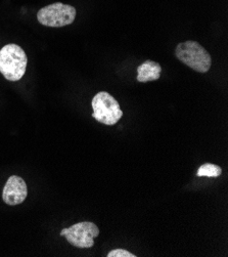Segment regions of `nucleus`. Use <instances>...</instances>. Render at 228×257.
<instances>
[{"label":"nucleus","instance_id":"nucleus-1","mask_svg":"<svg viewBox=\"0 0 228 257\" xmlns=\"http://www.w3.org/2000/svg\"><path fill=\"white\" fill-rule=\"evenodd\" d=\"M28 58L18 44L11 43L0 49V73L9 81H19L26 73Z\"/></svg>","mask_w":228,"mask_h":257},{"label":"nucleus","instance_id":"nucleus-2","mask_svg":"<svg viewBox=\"0 0 228 257\" xmlns=\"http://www.w3.org/2000/svg\"><path fill=\"white\" fill-rule=\"evenodd\" d=\"M175 56L198 73H207L212 65L210 54L196 41H185L176 46Z\"/></svg>","mask_w":228,"mask_h":257},{"label":"nucleus","instance_id":"nucleus-3","mask_svg":"<svg viewBox=\"0 0 228 257\" xmlns=\"http://www.w3.org/2000/svg\"><path fill=\"white\" fill-rule=\"evenodd\" d=\"M92 117L106 125H115L123 116L117 99L107 91H99L91 101Z\"/></svg>","mask_w":228,"mask_h":257},{"label":"nucleus","instance_id":"nucleus-4","mask_svg":"<svg viewBox=\"0 0 228 257\" xmlns=\"http://www.w3.org/2000/svg\"><path fill=\"white\" fill-rule=\"evenodd\" d=\"M76 9L69 5L56 3L42 8L37 13V20L42 26L61 28L71 25L76 18Z\"/></svg>","mask_w":228,"mask_h":257},{"label":"nucleus","instance_id":"nucleus-5","mask_svg":"<svg viewBox=\"0 0 228 257\" xmlns=\"http://www.w3.org/2000/svg\"><path fill=\"white\" fill-rule=\"evenodd\" d=\"M60 235L66 237L67 241L75 247L91 248L94 245V239L99 235V228L91 221H83L62 229Z\"/></svg>","mask_w":228,"mask_h":257},{"label":"nucleus","instance_id":"nucleus-6","mask_svg":"<svg viewBox=\"0 0 228 257\" xmlns=\"http://www.w3.org/2000/svg\"><path fill=\"white\" fill-rule=\"evenodd\" d=\"M28 196L26 182L18 175H12L4 188L3 200L10 206H16L23 203Z\"/></svg>","mask_w":228,"mask_h":257},{"label":"nucleus","instance_id":"nucleus-7","mask_svg":"<svg viewBox=\"0 0 228 257\" xmlns=\"http://www.w3.org/2000/svg\"><path fill=\"white\" fill-rule=\"evenodd\" d=\"M162 67L159 63L147 60L137 68V81L144 83L156 81L160 78Z\"/></svg>","mask_w":228,"mask_h":257},{"label":"nucleus","instance_id":"nucleus-8","mask_svg":"<svg viewBox=\"0 0 228 257\" xmlns=\"http://www.w3.org/2000/svg\"><path fill=\"white\" fill-rule=\"evenodd\" d=\"M221 173H222V169L218 165L211 164V163H205L198 168L196 175L199 177H201V176L218 177L221 175Z\"/></svg>","mask_w":228,"mask_h":257},{"label":"nucleus","instance_id":"nucleus-9","mask_svg":"<svg viewBox=\"0 0 228 257\" xmlns=\"http://www.w3.org/2000/svg\"><path fill=\"white\" fill-rule=\"evenodd\" d=\"M107 256L108 257H135L136 255L125 249H114L110 251Z\"/></svg>","mask_w":228,"mask_h":257}]
</instances>
